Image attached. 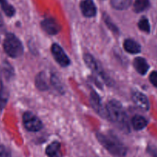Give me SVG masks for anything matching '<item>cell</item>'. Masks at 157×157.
<instances>
[{"label": "cell", "instance_id": "ba28073f", "mask_svg": "<svg viewBox=\"0 0 157 157\" xmlns=\"http://www.w3.org/2000/svg\"><path fill=\"white\" fill-rule=\"evenodd\" d=\"M41 26L43 30L49 35H56L61 30L60 25L54 18H48L41 22Z\"/></svg>", "mask_w": 157, "mask_h": 157}, {"label": "cell", "instance_id": "d4e9b609", "mask_svg": "<svg viewBox=\"0 0 157 157\" xmlns=\"http://www.w3.org/2000/svg\"><path fill=\"white\" fill-rule=\"evenodd\" d=\"M2 25V21H1V19H0V26Z\"/></svg>", "mask_w": 157, "mask_h": 157}, {"label": "cell", "instance_id": "603a6c76", "mask_svg": "<svg viewBox=\"0 0 157 157\" xmlns=\"http://www.w3.org/2000/svg\"><path fill=\"white\" fill-rule=\"evenodd\" d=\"M149 81L151 84L157 87V71H152L149 75Z\"/></svg>", "mask_w": 157, "mask_h": 157}, {"label": "cell", "instance_id": "2e32d148", "mask_svg": "<svg viewBox=\"0 0 157 157\" xmlns=\"http://www.w3.org/2000/svg\"><path fill=\"white\" fill-rule=\"evenodd\" d=\"M132 0H110L112 7L118 10H124L130 6Z\"/></svg>", "mask_w": 157, "mask_h": 157}, {"label": "cell", "instance_id": "5bb4252c", "mask_svg": "<svg viewBox=\"0 0 157 157\" xmlns=\"http://www.w3.org/2000/svg\"><path fill=\"white\" fill-rule=\"evenodd\" d=\"M35 85L37 88L40 90H46L49 88L47 81H46V76L43 72L38 74L35 78Z\"/></svg>", "mask_w": 157, "mask_h": 157}, {"label": "cell", "instance_id": "7c38bea8", "mask_svg": "<svg viewBox=\"0 0 157 157\" xmlns=\"http://www.w3.org/2000/svg\"><path fill=\"white\" fill-rule=\"evenodd\" d=\"M46 153L49 157H61V144L58 142H53L47 147Z\"/></svg>", "mask_w": 157, "mask_h": 157}, {"label": "cell", "instance_id": "cb8c5ba5", "mask_svg": "<svg viewBox=\"0 0 157 157\" xmlns=\"http://www.w3.org/2000/svg\"><path fill=\"white\" fill-rule=\"evenodd\" d=\"M148 153L152 156V157H157V148L153 146H149L147 149Z\"/></svg>", "mask_w": 157, "mask_h": 157}, {"label": "cell", "instance_id": "277c9868", "mask_svg": "<svg viewBox=\"0 0 157 157\" xmlns=\"http://www.w3.org/2000/svg\"><path fill=\"white\" fill-rule=\"evenodd\" d=\"M84 61L86 64V65L95 74L98 76H99L104 81V82L106 84H107L108 85H111L112 84V81L110 80V78L107 76L106 73H105L104 70L103 69L102 66L100 65L99 63L93 58L91 55L89 54H86L84 55Z\"/></svg>", "mask_w": 157, "mask_h": 157}, {"label": "cell", "instance_id": "d6986e66", "mask_svg": "<svg viewBox=\"0 0 157 157\" xmlns=\"http://www.w3.org/2000/svg\"><path fill=\"white\" fill-rule=\"evenodd\" d=\"M138 26L139 29H140L141 31L144 32H147L149 33L150 32V25H149V22L148 21V19L145 17H143V18L139 20L138 23Z\"/></svg>", "mask_w": 157, "mask_h": 157}, {"label": "cell", "instance_id": "9a60e30c", "mask_svg": "<svg viewBox=\"0 0 157 157\" xmlns=\"http://www.w3.org/2000/svg\"><path fill=\"white\" fill-rule=\"evenodd\" d=\"M132 124L135 130H143V129H144L146 127L147 121H146V120L143 117L136 115V116H135L132 118Z\"/></svg>", "mask_w": 157, "mask_h": 157}, {"label": "cell", "instance_id": "44dd1931", "mask_svg": "<svg viewBox=\"0 0 157 157\" xmlns=\"http://www.w3.org/2000/svg\"><path fill=\"white\" fill-rule=\"evenodd\" d=\"M103 18H104V21H105V22H106V25H107L108 27L111 29V30L113 31V32H118V29H117V27L113 24V23L112 22V21H111L110 18H109V17L106 15V14L104 15Z\"/></svg>", "mask_w": 157, "mask_h": 157}, {"label": "cell", "instance_id": "4fadbf2b", "mask_svg": "<svg viewBox=\"0 0 157 157\" xmlns=\"http://www.w3.org/2000/svg\"><path fill=\"white\" fill-rule=\"evenodd\" d=\"M123 46L125 50L130 54H137L141 52V46L138 42L132 39H126L124 41Z\"/></svg>", "mask_w": 157, "mask_h": 157}, {"label": "cell", "instance_id": "ac0fdd59", "mask_svg": "<svg viewBox=\"0 0 157 157\" xmlns=\"http://www.w3.org/2000/svg\"><path fill=\"white\" fill-rule=\"evenodd\" d=\"M149 6V0H135L134 2V11L137 13L142 12L148 9Z\"/></svg>", "mask_w": 157, "mask_h": 157}, {"label": "cell", "instance_id": "8992f818", "mask_svg": "<svg viewBox=\"0 0 157 157\" xmlns=\"http://www.w3.org/2000/svg\"><path fill=\"white\" fill-rule=\"evenodd\" d=\"M52 53L55 61L62 67H67L70 64V60L68 58L63 49L58 44H53L52 46Z\"/></svg>", "mask_w": 157, "mask_h": 157}, {"label": "cell", "instance_id": "3957f363", "mask_svg": "<svg viewBox=\"0 0 157 157\" xmlns=\"http://www.w3.org/2000/svg\"><path fill=\"white\" fill-rule=\"evenodd\" d=\"M3 47L6 53L12 58H18L23 53V46L21 41L13 34L6 35Z\"/></svg>", "mask_w": 157, "mask_h": 157}, {"label": "cell", "instance_id": "6da1fadb", "mask_svg": "<svg viewBox=\"0 0 157 157\" xmlns=\"http://www.w3.org/2000/svg\"><path fill=\"white\" fill-rule=\"evenodd\" d=\"M96 137L99 142L112 155L116 157H123L126 156L127 150L125 146L116 138L111 137L99 133H96Z\"/></svg>", "mask_w": 157, "mask_h": 157}, {"label": "cell", "instance_id": "e0dca14e", "mask_svg": "<svg viewBox=\"0 0 157 157\" xmlns=\"http://www.w3.org/2000/svg\"><path fill=\"white\" fill-rule=\"evenodd\" d=\"M0 6H1V8L3 10V12L6 13L7 16H13L15 12V10L13 6L8 2L7 0H0Z\"/></svg>", "mask_w": 157, "mask_h": 157}, {"label": "cell", "instance_id": "52a82bcc", "mask_svg": "<svg viewBox=\"0 0 157 157\" xmlns=\"http://www.w3.org/2000/svg\"><path fill=\"white\" fill-rule=\"evenodd\" d=\"M90 104L92 108L95 110L96 113H98L102 117L107 118L108 115L106 112V108H104V107L102 104L101 99L98 94L92 90L90 93Z\"/></svg>", "mask_w": 157, "mask_h": 157}, {"label": "cell", "instance_id": "ffe728a7", "mask_svg": "<svg viewBox=\"0 0 157 157\" xmlns=\"http://www.w3.org/2000/svg\"><path fill=\"white\" fill-rule=\"evenodd\" d=\"M51 83H52V86L58 90L59 93H63L64 92V89H63L62 84L60 82V80L57 78L56 75H52V78H51Z\"/></svg>", "mask_w": 157, "mask_h": 157}, {"label": "cell", "instance_id": "30bf717a", "mask_svg": "<svg viewBox=\"0 0 157 157\" xmlns=\"http://www.w3.org/2000/svg\"><path fill=\"white\" fill-rule=\"evenodd\" d=\"M132 100L134 104L143 110H148L149 108V103L146 95L140 92H135L132 96Z\"/></svg>", "mask_w": 157, "mask_h": 157}, {"label": "cell", "instance_id": "7402d4cb", "mask_svg": "<svg viewBox=\"0 0 157 157\" xmlns=\"http://www.w3.org/2000/svg\"><path fill=\"white\" fill-rule=\"evenodd\" d=\"M0 157H11L10 151L4 146H0Z\"/></svg>", "mask_w": 157, "mask_h": 157}, {"label": "cell", "instance_id": "9c48e42d", "mask_svg": "<svg viewBox=\"0 0 157 157\" xmlns=\"http://www.w3.org/2000/svg\"><path fill=\"white\" fill-rule=\"evenodd\" d=\"M80 9L83 15L88 18L96 15V7L92 0H83L80 3Z\"/></svg>", "mask_w": 157, "mask_h": 157}, {"label": "cell", "instance_id": "7a4b0ae2", "mask_svg": "<svg viewBox=\"0 0 157 157\" xmlns=\"http://www.w3.org/2000/svg\"><path fill=\"white\" fill-rule=\"evenodd\" d=\"M108 119L122 127L126 125V115L123 106L119 101L112 100L106 105Z\"/></svg>", "mask_w": 157, "mask_h": 157}, {"label": "cell", "instance_id": "8fae6325", "mask_svg": "<svg viewBox=\"0 0 157 157\" xmlns=\"http://www.w3.org/2000/svg\"><path fill=\"white\" fill-rule=\"evenodd\" d=\"M133 66L136 71L142 75H146L149 68L147 61H146V59L141 58V57H138V58L134 59Z\"/></svg>", "mask_w": 157, "mask_h": 157}, {"label": "cell", "instance_id": "5b68a950", "mask_svg": "<svg viewBox=\"0 0 157 157\" xmlns=\"http://www.w3.org/2000/svg\"><path fill=\"white\" fill-rule=\"evenodd\" d=\"M23 124L26 129L31 132L39 131L42 127V121L31 112H26L22 117Z\"/></svg>", "mask_w": 157, "mask_h": 157}]
</instances>
